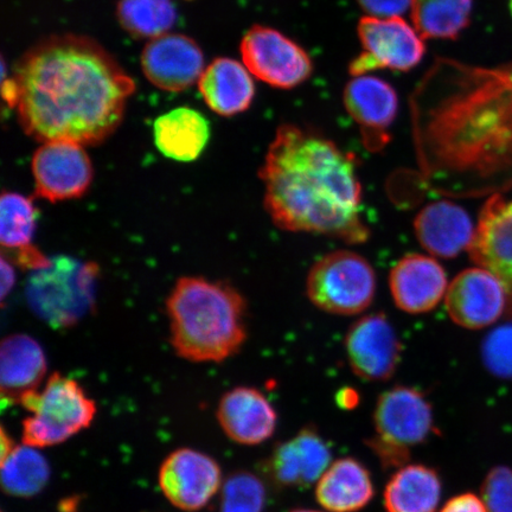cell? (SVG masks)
<instances>
[{
  "mask_svg": "<svg viewBox=\"0 0 512 512\" xmlns=\"http://www.w3.org/2000/svg\"><path fill=\"white\" fill-rule=\"evenodd\" d=\"M136 83L91 38L49 37L28 50L3 82L25 133L38 142L98 145L123 121Z\"/></svg>",
  "mask_w": 512,
  "mask_h": 512,
  "instance_id": "obj_1",
  "label": "cell"
},
{
  "mask_svg": "<svg viewBox=\"0 0 512 512\" xmlns=\"http://www.w3.org/2000/svg\"><path fill=\"white\" fill-rule=\"evenodd\" d=\"M411 108L428 175L489 178L512 166V63L480 68L438 59Z\"/></svg>",
  "mask_w": 512,
  "mask_h": 512,
  "instance_id": "obj_2",
  "label": "cell"
},
{
  "mask_svg": "<svg viewBox=\"0 0 512 512\" xmlns=\"http://www.w3.org/2000/svg\"><path fill=\"white\" fill-rule=\"evenodd\" d=\"M259 177L265 209L278 228L325 235L347 245L369 240L357 160L323 134L281 125Z\"/></svg>",
  "mask_w": 512,
  "mask_h": 512,
  "instance_id": "obj_3",
  "label": "cell"
},
{
  "mask_svg": "<svg viewBox=\"0 0 512 512\" xmlns=\"http://www.w3.org/2000/svg\"><path fill=\"white\" fill-rule=\"evenodd\" d=\"M166 312L172 348L184 360L220 363L238 354L246 342V300L224 281L178 279Z\"/></svg>",
  "mask_w": 512,
  "mask_h": 512,
  "instance_id": "obj_4",
  "label": "cell"
},
{
  "mask_svg": "<svg viewBox=\"0 0 512 512\" xmlns=\"http://www.w3.org/2000/svg\"><path fill=\"white\" fill-rule=\"evenodd\" d=\"M30 415L23 421L24 445L44 448L61 445L86 430L95 419L96 403L78 381L51 375L42 390L19 403Z\"/></svg>",
  "mask_w": 512,
  "mask_h": 512,
  "instance_id": "obj_5",
  "label": "cell"
},
{
  "mask_svg": "<svg viewBox=\"0 0 512 512\" xmlns=\"http://www.w3.org/2000/svg\"><path fill=\"white\" fill-rule=\"evenodd\" d=\"M98 278V265L59 256L43 270L32 272L27 285L28 303L53 328H69L91 311Z\"/></svg>",
  "mask_w": 512,
  "mask_h": 512,
  "instance_id": "obj_6",
  "label": "cell"
},
{
  "mask_svg": "<svg viewBox=\"0 0 512 512\" xmlns=\"http://www.w3.org/2000/svg\"><path fill=\"white\" fill-rule=\"evenodd\" d=\"M306 293L319 310L355 316L369 309L376 293V273L362 255L342 249L320 258L306 279Z\"/></svg>",
  "mask_w": 512,
  "mask_h": 512,
  "instance_id": "obj_7",
  "label": "cell"
},
{
  "mask_svg": "<svg viewBox=\"0 0 512 512\" xmlns=\"http://www.w3.org/2000/svg\"><path fill=\"white\" fill-rule=\"evenodd\" d=\"M357 35L362 51L349 64L354 78L382 69L411 72L426 54L424 38L402 17H363Z\"/></svg>",
  "mask_w": 512,
  "mask_h": 512,
  "instance_id": "obj_8",
  "label": "cell"
},
{
  "mask_svg": "<svg viewBox=\"0 0 512 512\" xmlns=\"http://www.w3.org/2000/svg\"><path fill=\"white\" fill-rule=\"evenodd\" d=\"M240 51L249 73L274 88L302 86L315 69L311 56L302 46L264 25H254L246 32Z\"/></svg>",
  "mask_w": 512,
  "mask_h": 512,
  "instance_id": "obj_9",
  "label": "cell"
},
{
  "mask_svg": "<svg viewBox=\"0 0 512 512\" xmlns=\"http://www.w3.org/2000/svg\"><path fill=\"white\" fill-rule=\"evenodd\" d=\"M158 484L175 508L200 511L222 489L221 466L206 453L188 447L178 448L160 465Z\"/></svg>",
  "mask_w": 512,
  "mask_h": 512,
  "instance_id": "obj_10",
  "label": "cell"
},
{
  "mask_svg": "<svg viewBox=\"0 0 512 512\" xmlns=\"http://www.w3.org/2000/svg\"><path fill=\"white\" fill-rule=\"evenodd\" d=\"M375 435L382 443L411 451L435 432L431 402L421 390L395 386L384 392L374 409Z\"/></svg>",
  "mask_w": 512,
  "mask_h": 512,
  "instance_id": "obj_11",
  "label": "cell"
},
{
  "mask_svg": "<svg viewBox=\"0 0 512 512\" xmlns=\"http://www.w3.org/2000/svg\"><path fill=\"white\" fill-rule=\"evenodd\" d=\"M35 191L51 203L75 200L93 182V165L85 146L70 142L43 143L31 162Z\"/></svg>",
  "mask_w": 512,
  "mask_h": 512,
  "instance_id": "obj_12",
  "label": "cell"
},
{
  "mask_svg": "<svg viewBox=\"0 0 512 512\" xmlns=\"http://www.w3.org/2000/svg\"><path fill=\"white\" fill-rule=\"evenodd\" d=\"M331 459L329 444L317 427L310 425L275 445L261 464V472L275 488L307 489L329 469Z\"/></svg>",
  "mask_w": 512,
  "mask_h": 512,
  "instance_id": "obj_13",
  "label": "cell"
},
{
  "mask_svg": "<svg viewBox=\"0 0 512 512\" xmlns=\"http://www.w3.org/2000/svg\"><path fill=\"white\" fill-rule=\"evenodd\" d=\"M402 343L383 313L363 316L350 326L345 352L354 374L367 382H386L398 370Z\"/></svg>",
  "mask_w": 512,
  "mask_h": 512,
  "instance_id": "obj_14",
  "label": "cell"
},
{
  "mask_svg": "<svg viewBox=\"0 0 512 512\" xmlns=\"http://www.w3.org/2000/svg\"><path fill=\"white\" fill-rule=\"evenodd\" d=\"M445 306L454 323L464 329L480 330L507 312V292L490 271L479 266L467 268L448 285Z\"/></svg>",
  "mask_w": 512,
  "mask_h": 512,
  "instance_id": "obj_15",
  "label": "cell"
},
{
  "mask_svg": "<svg viewBox=\"0 0 512 512\" xmlns=\"http://www.w3.org/2000/svg\"><path fill=\"white\" fill-rule=\"evenodd\" d=\"M343 102L351 119L360 127L364 146L371 152L383 150L399 113L395 88L373 75L355 76L344 87Z\"/></svg>",
  "mask_w": 512,
  "mask_h": 512,
  "instance_id": "obj_16",
  "label": "cell"
},
{
  "mask_svg": "<svg viewBox=\"0 0 512 512\" xmlns=\"http://www.w3.org/2000/svg\"><path fill=\"white\" fill-rule=\"evenodd\" d=\"M467 252L473 264L501 281L507 292V313L512 318V200L495 195L484 204Z\"/></svg>",
  "mask_w": 512,
  "mask_h": 512,
  "instance_id": "obj_17",
  "label": "cell"
},
{
  "mask_svg": "<svg viewBox=\"0 0 512 512\" xmlns=\"http://www.w3.org/2000/svg\"><path fill=\"white\" fill-rule=\"evenodd\" d=\"M142 68L153 86L168 92H183L200 81L204 56L192 38L166 34L146 44Z\"/></svg>",
  "mask_w": 512,
  "mask_h": 512,
  "instance_id": "obj_18",
  "label": "cell"
},
{
  "mask_svg": "<svg viewBox=\"0 0 512 512\" xmlns=\"http://www.w3.org/2000/svg\"><path fill=\"white\" fill-rule=\"evenodd\" d=\"M448 285L444 267L432 255H405L389 274L394 303L409 315L433 311L445 298Z\"/></svg>",
  "mask_w": 512,
  "mask_h": 512,
  "instance_id": "obj_19",
  "label": "cell"
},
{
  "mask_svg": "<svg viewBox=\"0 0 512 512\" xmlns=\"http://www.w3.org/2000/svg\"><path fill=\"white\" fill-rule=\"evenodd\" d=\"M216 416L224 434L243 446L265 443L277 431V411L264 393L252 387H236L224 393Z\"/></svg>",
  "mask_w": 512,
  "mask_h": 512,
  "instance_id": "obj_20",
  "label": "cell"
},
{
  "mask_svg": "<svg viewBox=\"0 0 512 512\" xmlns=\"http://www.w3.org/2000/svg\"><path fill=\"white\" fill-rule=\"evenodd\" d=\"M416 239L434 258L452 259L469 249L476 226L467 211L450 201L428 204L415 217Z\"/></svg>",
  "mask_w": 512,
  "mask_h": 512,
  "instance_id": "obj_21",
  "label": "cell"
},
{
  "mask_svg": "<svg viewBox=\"0 0 512 512\" xmlns=\"http://www.w3.org/2000/svg\"><path fill=\"white\" fill-rule=\"evenodd\" d=\"M48 371L47 357L36 339L16 334L3 339L0 348V392L3 402L19 405L25 395L37 392Z\"/></svg>",
  "mask_w": 512,
  "mask_h": 512,
  "instance_id": "obj_22",
  "label": "cell"
},
{
  "mask_svg": "<svg viewBox=\"0 0 512 512\" xmlns=\"http://www.w3.org/2000/svg\"><path fill=\"white\" fill-rule=\"evenodd\" d=\"M198 89L210 110L222 117L246 112L255 98L252 74L245 64L228 57H220L204 69Z\"/></svg>",
  "mask_w": 512,
  "mask_h": 512,
  "instance_id": "obj_23",
  "label": "cell"
},
{
  "mask_svg": "<svg viewBox=\"0 0 512 512\" xmlns=\"http://www.w3.org/2000/svg\"><path fill=\"white\" fill-rule=\"evenodd\" d=\"M373 478L366 466L355 458L336 460L320 477L316 499L329 512H357L373 501Z\"/></svg>",
  "mask_w": 512,
  "mask_h": 512,
  "instance_id": "obj_24",
  "label": "cell"
},
{
  "mask_svg": "<svg viewBox=\"0 0 512 512\" xmlns=\"http://www.w3.org/2000/svg\"><path fill=\"white\" fill-rule=\"evenodd\" d=\"M153 132L157 149L162 155L177 162H194L206 149L210 125L200 112L179 107L160 115Z\"/></svg>",
  "mask_w": 512,
  "mask_h": 512,
  "instance_id": "obj_25",
  "label": "cell"
},
{
  "mask_svg": "<svg viewBox=\"0 0 512 512\" xmlns=\"http://www.w3.org/2000/svg\"><path fill=\"white\" fill-rule=\"evenodd\" d=\"M443 494V482L433 467L407 464L389 479L383 492L386 512H435Z\"/></svg>",
  "mask_w": 512,
  "mask_h": 512,
  "instance_id": "obj_26",
  "label": "cell"
},
{
  "mask_svg": "<svg viewBox=\"0 0 512 512\" xmlns=\"http://www.w3.org/2000/svg\"><path fill=\"white\" fill-rule=\"evenodd\" d=\"M473 0H413L414 28L424 40H456L469 28Z\"/></svg>",
  "mask_w": 512,
  "mask_h": 512,
  "instance_id": "obj_27",
  "label": "cell"
},
{
  "mask_svg": "<svg viewBox=\"0 0 512 512\" xmlns=\"http://www.w3.org/2000/svg\"><path fill=\"white\" fill-rule=\"evenodd\" d=\"M2 467V488L6 495L30 498L46 488L51 471L48 460L37 448L28 445L17 446Z\"/></svg>",
  "mask_w": 512,
  "mask_h": 512,
  "instance_id": "obj_28",
  "label": "cell"
},
{
  "mask_svg": "<svg viewBox=\"0 0 512 512\" xmlns=\"http://www.w3.org/2000/svg\"><path fill=\"white\" fill-rule=\"evenodd\" d=\"M38 211L31 198L3 191L0 198V243L18 255L31 251L37 228Z\"/></svg>",
  "mask_w": 512,
  "mask_h": 512,
  "instance_id": "obj_29",
  "label": "cell"
},
{
  "mask_svg": "<svg viewBox=\"0 0 512 512\" xmlns=\"http://www.w3.org/2000/svg\"><path fill=\"white\" fill-rule=\"evenodd\" d=\"M117 17L131 36L155 40L169 34L177 21V11L172 0H120Z\"/></svg>",
  "mask_w": 512,
  "mask_h": 512,
  "instance_id": "obj_30",
  "label": "cell"
},
{
  "mask_svg": "<svg viewBox=\"0 0 512 512\" xmlns=\"http://www.w3.org/2000/svg\"><path fill=\"white\" fill-rule=\"evenodd\" d=\"M266 488L261 478L248 471H236L224 480L220 512H264Z\"/></svg>",
  "mask_w": 512,
  "mask_h": 512,
  "instance_id": "obj_31",
  "label": "cell"
},
{
  "mask_svg": "<svg viewBox=\"0 0 512 512\" xmlns=\"http://www.w3.org/2000/svg\"><path fill=\"white\" fill-rule=\"evenodd\" d=\"M482 357L489 373L497 379L512 380V323L498 326L485 337Z\"/></svg>",
  "mask_w": 512,
  "mask_h": 512,
  "instance_id": "obj_32",
  "label": "cell"
},
{
  "mask_svg": "<svg viewBox=\"0 0 512 512\" xmlns=\"http://www.w3.org/2000/svg\"><path fill=\"white\" fill-rule=\"evenodd\" d=\"M482 499L489 512H512V469L499 465L486 475Z\"/></svg>",
  "mask_w": 512,
  "mask_h": 512,
  "instance_id": "obj_33",
  "label": "cell"
},
{
  "mask_svg": "<svg viewBox=\"0 0 512 512\" xmlns=\"http://www.w3.org/2000/svg\"><path fill=\"white\" fill-rule=\"evenodd\" d=\"M413 0H357L360 8L369 17H402L412 8Z\"/></svg>",
  "mask_w": 512,
  "mask_h": 512,
  "instance_id": "obj_34",
  "label": "cell"
},
{
  "mask_svg": "<svg viewBox=\"0 0 512 512\" xmlns=\"http://www.w3.org/2000/svg\"><path fill=\"white\" fill-rule=\"evenodd\" d=\"M440 512H489L486 509L482 497L472 492L454 496L447 501Z\"/></svg>",
  "mask_w": 512,
  "mask_h": 512,
  "instance_id": "obj_35",
  "label": "cell"
},
{
  "mask_svg": "<svg viewBox=\"0 0 512 512\" xmlns=\"http://www.w3.org/2000/svg\"><path fill=\"white\" fill-rule=\"evenodd\" d=\"M361 396L354 388H342L336 395L337 406L343 411H352L360 406Z\"/></svg>",
  "mask_w": 512,
  "mask_h": 512,
  "instance_id": "obj_36",
  "label": "cell"
},
{
  "mask_svg": "<svg viewBox=\"0 0 512 512\" xmlns=\"http://www.w3.org/2000/svg\"><path fill=\"white\" fill-rule=\"evenodd\" d=\"M2 300L9 296L12 288L15 286L16 273L11 262L6 260L5 255L2 256Z\"/></svg>",
  "mask_w": 512,
  "mask_h": 512,
  "instance_id": "obj_37",
  "label": "cell"
},
{
  "mask_svg": "<svg viewBox=\"0 0 512 512\" xmlns=\"http://www.w3.org/2000/svg\"><path fill=\"white\" fill-rule=\"evenodd\" d=\"M0 444H2V459H0V463H2L17 447L14 440L6 433L4 426L2 427V433H0Z\"/></svg>",
  "mask_w": 512,
  "mask_h": 512,
  "instance_id": "obj_38",
  "label": "cell"
},
{
  "mask_svg": "<svg viewBox=\"0 0 512 512\" xmlns=\"http://www.w3.org/2000/svg\"><path fill=\"white\" fill-rule=\"evenodd\" d=\"M78 502L76 498H68L66 502L61 503V512H78Z\"/></svg>",
  "mask_w": 512,
  "mask_h": 512,
  "instance_id": "obj_39",
  "label": "cell"
},
{
  "mask_svg": "<svg viewBox=\"0 0 512 512\" xmlns=\"http://www.w3.org/2000/svg\"><path fill=\"white\" fill-rule=\"evenodd\" d=\"M290 512H319V511L311 510V509H294Z\"/></svg>",
  "mask_w": 512,
  "mask_h": 512,
  "instance_id": "obj_40",
  "label": "cell"
},
{
  "mask_svg": "<svg viewBox=\"0 0 512 512\" xmlns=\"http://www.w3.org/2000/svg\"><path fill=\"white\" fill-rule=\"evenodd\" d=\"M509 9H510L511 16H512V0H510V3H509Z\"/></svg>",
  "mask_w": 512,
  "mask_h": 512,
  "instance_id": "obj_41",
  "label": "cell"
}]
</instances>
